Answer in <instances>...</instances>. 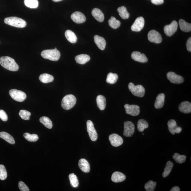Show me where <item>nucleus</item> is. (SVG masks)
Segmentation results:
<instances>
[{
  "label": "nucleus",
  "mask_w": 191,
  "mask_h": 191,
  "mask_svg": "<svg viewBox=\"0 0 191 191\" xmlns=\"http://www.w3.org/2000/svg\"><path fill=\"white\" fill-rule=\"evenodd\" d=\"M0 64L10 71H17L19 69V66L15 60L8 56H2L0 58Z\"/></svg>",
  "instance_id": "1"
},
{
  "label": "nucleus",
  "mask_w": 191,
  "mask_h": 191,
  "mask_svg": "<svg viewBox=\"0 0 191 191\" xmlns=\"http://www.w3.org/2000/svg\"><path fill=\"white\" fill-rule=\"evenodd\" d=\"M4 21L7 25L16 27L23 28L27 25L26 23L24 20L16 17L6 18Z\"/></svg>",
  "instance_id": "2"
},
{
  "label": "nucleus",
  "mask_w": 191,
  "mask_h": 191,
  "mask_svg": "<svg viewBox=\"0 0 191 191\" xmlns=\"http://www.w3.org/2000/svg\"><path fill=\"white\" fill-rule=\"evenodd\" d=\"M41 55L44 59L53 61H57L59 59L61 54L59 50L54 49L43 50Z\"/></svg>",
  "instance_id": "3"
},
{
  "label": "nucleus",
  "mask_w": 191,
  "mask_h": 191,
  "mask_svg": "<svg viewBox=\"0 0 191 191\" xmlns=\"http://www.w3.org/2000/svg\"><path fill=\"white\" fill-rule=\"evenodd\" d=\"M76 99L73 94L66 95L62 99L61 106L63 109L68 110L71 109L75 105Z\"/></svg>",
  "instance_id": "4"
},
{
  "label": "nucleus",
  "mask_w": 191,
  "mask_h": 191,
  "mask_svg": "<svg viewBox=\"0 0 191 191\" xmlns=\"http://www.w3.org/2000/svg\"><path fill=\"white\" fill-rule=\"evenodd\" d=\"M128 88L134 95L138 97H143L145 93V90L143 86L139 85L135 86L132 82L128 84Z\"/></svg>",
  "instance_id": "5"
},
{
  "label": "nucleus",
  "mask_w": 191,
  "mask_h": 191,
  "mask_svg": "<svg viewBox=\"0 0 191 191\" xmlns=\"http://www.w3.org/2000/svg\"><path fill=\"white\" fill-rule=\"evenodd\" d=\"M9 93L13 99L16 101L22 102L26 98V94L25 92L17 89L10 90Z\"/></svg>",
  "instance_id": "6"
},
{
  "label": "nucleus",
  "mask_w": 191,
  "mask_h": 191,
  "mask_svg": "<svg viewBox=\"0 0 191 191\" xmlns=\"http://www.w3.org/2000/svg\"><path fill=\"white\" fill-rule=\"evenodd\" d=\"M88 135L91 140L93 141H95L98 138V135L94 125L91 121L88 120L86 123Z\"/></svg>",
  "instance_id": "7"
},
{
  "label": "nucleus",
  "mask_w": 191,
  "mask_h": 191,
  "mask_svg": "<svg viewBox=\"0 0 191 191\" xmlns=\"http://www.w3.org/2000/svg\"><path fill=\"white\" fill-rule=\"evenodd\" d=\"M135 126L130 121H126L124 122L123 134L127 137H131L134 134Z\"/></svg>",
  "instance_id": "8"
},
{
  "label": "nucleus",
  "mask_w": 191,
  "mask_h": 191,
  "mask_svg": "<svg viewBox=\"0 0 191 191\" xmlns=\"http://www.w3.org/2000/svg\"><path fill=\"white\" fill-rule=\"evenodd\" d=\"M149 41L156 44H160L162 42V38L160 33L155 30H152L148 33Z\"/></svg>",
  "instance_id": "9"
},
{
  "label": "nucleus",
  "mask_w": 191,
  "mask_h": 191,
  "mask_svg": "<svg viewBox=\"0 0 191 191\" xmlns=\"http://www.w3.org/2000/svg\"><path fill=\"white\" fill-rule=\"evenodd\" d=\"M178 23L176 21H173L170 25H166L164 27V31L166 35L170 37L176 32L177 29Z\"/></svg>",
  "instance_id": "10"
},
{
  "label": "nucleus",
  "mask_w": 191,
  "mask_h": 191,
  "mask_svg": "<svg viewBox=\"0 0 191 191\" xmlns=\"http://www.w3.org/2000/svg\"><path fill=\"white\" fill-rule=\"evenodd\" d=\"M167 77L172 83L180 84L184 81L183 78L181 76L177 75L173 72H169L167 74Z\"/></svg>",
  "instance_id": "11"
},
{
  "label": "nucleus",
  "mask_w": 191,
  "mask_h": 191,
  "mask_svg": "<svg viewBox=\"0 0 191 191\" xmlns=\"http://www.w3.org/2000/svg\"><path fill=\"white\" fill-rule=\"evenodd\" d=\"M126 114L133 116H137L140 113V107L136 105L126 104L124 106Z\"/></svg>",
  "instance_id": "12"
},
{
  "label": "nucleus",
  "mask_w": 191,
  "mask_h": 191,
  "mask_svg": "<svg viewBox=\"0 0 191 191\" xmlns=\"http://www.w3.org/2000/svg\"><path fill=\"white\" fill-rule=\"evenodd\" d=\"M109 140L112 145L114 147H117L123 143V140L121 137L116 134H110L109 136Z\"/></svg>",
  "instance_id": "13"
},
{
  "label": "nucleus",
  "mask_w": 191,
  "mask_h": 191,
  "mask_svg": "<svg viewBox=\"0 0 191 191\" xmlns=\"http://www.w3.org/2000/svg\"><path fill=\"white\" fill-rule=\"evenodd\" d=\"M144 20L142 17H138L136 20L131 27L132 31L139 32L143 29L144 26Z\"/></svg>",
  "instance_id": "14"
},
{
  "label": "nucleus",
  "mask_w": 191,
  "mask_h": 191,
  "mask_svg": "<svg viewBox=\"0 0 191 191\" xmlns=\"http://www.w3.org/2000/svg\"><path fill=\"white\" fill-rule=\"evenodd\" d=\"M168 125L169 131L172 134H174L176 133L179 134L182 131L181 128L177 126L176 122L174 120L171 119L168 121Z\"/></svg>",
  "instance_id": "15"
},
{
  "label": "nucleus",
  "mask_w": 191,
  "mask_h": 191,
  "mask_svg": "<svg viewBox=\"0 0 191 191\" xmlns=\"http://www.w3.org/2000/svg\"><path fill=\"white\" fill-rule=\"evenodd\" d=\"M71 18L74 22L78 24L83 23L86 20L85 16L79 11H76L72 14Z\"/></svg>",
  "instance_id": "16"
},
{
  "label": "nucleus",
  "mask_w": 191,
  "mask_h": 191,
  "mask_svg": "<svg viewBox=\"0 0 191 191\" xmlns=\"http://www.w3.org/2000/svg\"><path fill=\"white\" fill-rule=\"evenodd\" d=\"M131 57L134 61L141 63H146L148 61L147 58L144 54L140 52L134 51L131 54Z\"/></svg>",
  "instance_id": "17"
},
{
  "label": "nucleus",
  "mask_w": 191,
  "mask_h": 191,
  "mask_svg": "<svg viewBox=\"0 0 191 191\" xmlns=\"http://www.w3.org/2000/svg\"><path fill=\"white\" fill-rule=\"evenodd\" d=\"M126 178L125 175L119 172H115L112 174L111 180L115 183H119L123 182Z\"/></svg>",
  "instance_id": "18"
},
{
  "label": "nucleus",
  "mask_w": 191,
  "mask_h": 191,
  "mask_svg": "<svg viewBox=\"0 0 191 191\" xmlns=\"http://www.w3.org/2000/svg\"><path fill=\"white\" fill-rule=\"evenodd\" d=\"M179 109L183 113H190L191 112V103L188 101H184L179 106Z\"/></svg>",
  "instance_id": "19"
},
{
  "label": "nucleus",
  "mask_w": 191,
  "mask_h": 191,
  "mask_svg": "<svg viewBox=\"0 0 191 191\" xmlns=\"http://www.w3.org/2000/svg\"><path fill=\"white\" fill-rule=\"evenodd\" d=\"M78 165L82 171L85 173H88L90 171V168L89 163L85 159H80L78 163Z\"/></svg>",
  "instance_id": "20"
},
{
  "label": "nucleus",
  "mask_w": 191,
  "mask_h": 191,
  "mask_svg": "<svg viewBox=\"0 0 191 191\" xmlns=\"http://www.w3.org/2000/svg\"><path fill=\"white\" fill-rule=\"evenodd\" d=\"M94 42L97 47L102 50L105 49L106 44L105 39L98 35L94 36Z\"/></svg>",
  "instance_id": "21"
},
{
  "label": "nucleus",
  "mask_w": 191,
  "mask_h": 191,
  "mask_svg": "<svg viewBox=\"0 0 191 191\" xmlns=\"http://www.w3.org/2000/svg\"><path fill=\"white\" fill-rule=\"evenodd\" d=\"M92 14L95 19L100 22L103 21L104 17L103 12L98 8H94L92 11Z\"/></svg>",
  "instance_id": "22"
},
{
  "label": "nucleus",
  "mask_w": 191,
  "mask_h": 191,
  "mask_svg": "<svg viewBox=\"0 0 191 191\" xmlns=\"http://www.w3.org/2000/svg\"><path fill=\"white\" fill-rule=\"evenodd\" d=\"M165 96L164 94H160L157 96L155 107L156 109H160L163 106L165 102Z\"/></svg>",
  "instance_id": "23"
},
{
  "label": "nucleus",
  "mask_w": 191,
  "mask_h": 191,
  "mask_svg": "<svg viewBox=\"0 0 191 191\" xmlns=\"http://www.w3.org/2000/svg\"><path fill=\"white\" fill-rule=\"evenodd\" d=\"M90 60V56L86 54H81L77 55L75 57L76 63L84 65L89 61Z\"/></svg>",
  "instance_id": "24"
},
{
  "label": "nucleus",
  "mask_w": 191,
  "mask_h": 191,
  "mask_svg": "<svg viewBox=\"0 0 191 191\" xmlns=\"http://www.w3.org/2000/svg\"><path fill=\"white\" fill-rule=\"evenodd\" d=\"M97 106L100 110H104L105 109L106 105V98L103 96L99 95L96 98Z\"/></svg>",
  "instance_id": "25"
},
{
  "label": "nucleus",
  "mask_w": 191,
  "mask_h": 191,
  "mask_svg": "<svg viewBox=\"0 0 191 191\" xmlns=\"http://www.w3.org/2000/svg\"><path fill=\"white\" fill-rule=\"evenodd\" d=\"M65 37L68 41L72 43H75L77 42V38L73 32L68 30L65 33Z\"/></svg>",
  "instance_id": "26"
},
{
  "label": "nucleus",
  "mask_w": 191,
  "mask_h": 191,
  "mask_svg": "<svg viewBox=\"0 0 191 191\" xmlns=\"http://www.w3.org/2000/svg\"><path fill=\"white\" fill-rule=\"evenodd\" d=\"M0 137L5 140L9 143L14 144L15 141L14 138L9 134L5 132H0Z\"/></svg>",
  "instance_id": "27"
},
{
  "label": "nucleus",
  "mask_w": 191,
  "mask_h": 191,
  "mask_svg": "<svg viewBox=\"0 0 191 191\" xmlns=\"http://www.w3.org/2000/svg\"><path fill=\"white\" fill-rule=\"evenodd\" d=\"M180 28L182 31L185 32H189L191 31V25L185 21L184 20L180 19L179 22Z\"/></svg>",
  "instance_id": "28"
},
{
  "label": "nucleus",
  "mask_w": 191,
  "mask_h": 191,
  "mask_svg": "<svg viewBox=\"0 0 191 191\" xmlns=\"http://www.w3.org/2000/svg\"><path fill=\"white\" fill-rule=\"evenodd\" d=\"M39 79L44 83H48L53 82L54 78L53 76L50 74L44 73L40 75Z\"/></svg>",
  "instance_id": "29"
},
{
  "label": "nucleus",
  "mask_w": 191,
  "mask_h": 191,
  "mask_svg": "<svg viewBox=\"0 0 191 191\" xmlns=\"http://www.w3.org/2000/svg\"><path fill=\"white\" fill-rule=\"evenodd\" d=\"M118 11L120 17L122 19H128L130 17V14L127 10L126 8L124 6H122L118 8Z\"/></svg>",
  "instance_id": "30"
},
{
  "label": "nucleus",
  "mask_w": 191,
  "mask_h": 191,
  "mask_svg": "<svg viewBox=\"0 0 191 191\" xmlns=\"http://www.w3.org/2000/svg\"><path fill=\"white\" fill-rule=\"evenodd\" d=\"M173 163L170 161H168L167 162L164 171L162 174V176L164 178L168 176L173 168Z\"/></svg>",
  "instance_id": "31"
},
{
  "label": "nucleus",
  "mask_w": 191,
  "mask_h": 191,
  "mask_svg": "<svg viewBox=\"0 0 191 191\" xmlns=\"http://www.w3.org/2000/svg\"><path fill=\"white\" fill-rule=\"evenodd\" d=\"M40 122L43 125L45 126L46 128L51 129L53 128V123L51 120L49 118L46 116H43L40 118Z\"/></svg>",
  "instance_id": "32"
},
{
  "label": "nucleus",
  "mask_w": 191,
  "mask_h": 191,
  "mask_svg": "<svg viewBox=\"0 0 191 191\" xmlns=\"http://www.w3.org/2000/svg\"><path fill=\"white\" fill-rule=\"evenodd\" d=\"M149 124L146 120L140 119L138 120L137 123V128L139 131L143 132L146 128H148Z\"/></svg>",
  "instance_id": "33"
},
{
  "label": "nucleus",
  "mask_w": 191,
  "mask_h": 191,
  "mask_svg": "<svg viewBox=\"0 0 191 191\" xmlns=\"http://www.w3.org/2000/svg\"><path fill=\"white\" fill-rule=\"evenodd\" d=\"M118 76L116 74L109 73L108 74L106 82L110 84H114L117 81Z\"/></svg>",
  "instance_id": "34"
},
{
  "label": "nucleus",
  "mask_w": 191,
  "mask_h": 191,
  "mask_svg": "<svg viewBox=\"0 0 191 191\" xmlns=\"http://www.w3.org/2000/svg\"><path fill=\"white\" fill-rule=\"evenodd\" d=\"M24 3L26 7L32 9L36 8L39 5L38 0H24Z\"/></svg>",
  "instance_id": "35"
},
{
  "label": "nucleus",
  "mask_w": 191,
  "mask_h": 191,
  "mask_svg": "<svg viewBox=\"0 0 191 191\" xmlns=\"http://www.w3.org/2000/svg\"><path fill=\"white\" fill-rule=\"evenodd\" d=\"M70 184L71 186L74 188H77L79 186V181L77 176L74 174H70L69 176Z\"/></svg>",
  "instance_id": "36"
},
{
  "label": "nucleus",
  "mask_w": 191,
  "mask_h": 191,
  "mask_svg": "<svg viewBox=\"0 0 191 191\" xmlns=\"http://www.w3.org/2000/svg\"><path fill=\"white\" fill-rule=\"evenodd\" d=\"M108 23L110 27L115 29L119 27L121 25L120 22L113 17L110 18L108 21Z\"/></svg>",
  "instance_id": "37"
},
{
  "label": "nucleus",
  "mask_w": 191,
  "mask_h": 191,
  "mask_svg": "<svg viewBox=\"0 0 191 191\" xmlns=\"http://www.w3.org/2000/svg\"><path fill=\"white\" fill-rule=\"evenodd\" d=\"M172 157L174 160L179 164H182L185 162L186 158L185 156L180 155L177 153H174Z\"/></svg>",
  "instance_id": "38"
},
{
  "label": "nucleus",
  "mask_w": 191,
  "mask_h": 191,
  "mask_svg": "<svg viewBox=\"0 0 191 191\" xmlns=\"http://www.w3.org/2000/svg\"><path fill=\"white\" fill-rule=\"evenodd\" d=\"M23 136L28 141L31 142L37 141L39 139V137L37 134H30L28 133L24 134Z\"/></svg>",
  "instance_id": "39"
},
{
  "label": "nucleus",
  "mask_w": 191,
  "mask_h": 191,
  "mask_svg": "<svg viewBox=\"0 0 191 191\" xmlns=\"http://www.w3.org/2000/svg\"><path fill=\"white\" fill-rule=\"evenodd\" d=\"M156 185V183L149 180L145 185L144 188L146 191H153Z\"/></svg>",
  "instance_id": "40"
},
{
  "label": "nucleus",
  "mask_w": 191,
  "mask_h": 191,
  "mask_svg": "<svg viewBox=\"0 0 191 191\" xmlns=\"http://www.w3.org/2000/svg\"><path fill=\"white\" fill-rule=\"evenodd\" d=\"M19 115L20 117L23 120H29L30 116L31 115V112L25 110H22L20 111Z\"/></svg>",
  "instance_id": "41"
},
{
  "label": "nucleus",
  "mask_w": 191,
  "mask_h": 191,
  "mask_svg": "<svg viewBox=\"0 0 191 191\" xmlns=\"http://www.w3.org/2000/svg\"><path fill=\"white\" fill-rule=\"evenodd\" d=\"M7 177V173L5 166L3 165H0V180H5Z\"/></svg>",
  "instance_id": "42"
},
{
  "label": "nucleus",
  "mask_w": 191,
  "mask_h": 191,
  "mask_svg": "<svg viewBox=\"0 0 191 191\" xmlns=\"http://www.w3.org/2000/svg\"><path fill=\"white\" fill-rule=\"evenodd\" d=\"M19 187L21 191H29V189L24 182L20 181L19 182Z\"/></svg>",
  "instance_id": "43"
},
{
  "label": "nucleus",
  "mask_w": 191,
  "mask_h": 191,
  "mask_svg": "<svg viewBox=\"0 0 191 191\" xmlns=\"http://www.w3.org/2000/svg\"><path fill=\"white\" fill-rule=\"evenodd\" d=\"M0 119L4 122H6L8 120L7 114L3 110H0Z\"/></svg>",
  "instance_id": "44"
},
{
  "label": "nucleus",
  "mask_w": 191,
  "mask_h": 191,
  "mask_svg": "<svg viewBox=\"0 0 191 191\" xmlns=\"http://www.w3.org/2000/svg\"><path fill=\"white\" fill-rule=\"evenodd\" d=\"M152 3L155 5H162L164 3V0H151Z\"/></svg>",
  "instance_id": "45"
},
{
  "label": "nucleus",
  "mask_w": 191,
  "mask_h": 191,
  "mask_svg": "<svg viewBox=\"0 0 191 191\" xmlns=\"http://www.w3.org/2000/svg\"><path fill=\"white\" fill-rule=\"evenodd\" d=\"M186 48L189 51H191V38H189L186 43Z\"/></svg>",
  "instance_id": "46"
},
{
  "label": "nucleus",
  "mask_w": 191,
  "mask_h": 191,
  "mask_svg": "<svg viewBox=\"0 0 191 191\" xmlns=\"http://www.w3.org/2000/svg\"><path fill=\"white\" fill-rule=\"evenodd\" d=\"M180 188L178 186H175L172 188L170 191H180Z\"/></svg>",
  "instance_id": "47"
},
{
  "label": "nucleus",
  "mask_w": 191,
  "mask_h": 191,
  "mask_svg": "<svg viewBox=\"0 0 191 191\" xmlns=\"http://www.w3.org/2000/svg\"><path fill=\"white\" fill-rule=\"evenodd\" d=\"M62 1V0H53V1L54 2H58Z\"/></svg>",
  "instance_id": "48"
},
{
  "label": "nucleus",
  "mask_w": 191,
  "mask_h": 191,
  "mask_svg": "<svg viewBox=\"0 0 191 191\" xmlns=\"http://www.w3.org/2000/svg\"><path fill=\"white\" fill-rule=\"evenodd\" d=\"M57 49V48H55V49Z\"/></svg>",
  "instance_id": "49"
},
{
  "label": "nucleus",
  "mask_w": 191,
  "mask_h": 191,
  "mask_svg": "<svg viewBox=\"0 0 191 191\" xmlns=\"http://www.w3.org/2000/svg\"><path fill=\"white\" fill-rule=\"evenodd\" d=\"M143 134V135H144V134Z\"/></svg>",
  "instance_id": "50"
}]
</instances>
